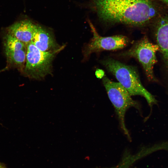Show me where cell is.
Returning a JSON list of instances; mask_svg holds the SVG:
<instances>
[{
    "label": "cell",
    "instance_id": "52a82bcc",
    "mask_svg": "<svg viewBox=\"0 0 168 168\" xmlns=\"http://www.w3.org/2000/svg\"><path fill=\"white\" fill-rule=\"evenodd\" d=\"M154 35L158 46L162 73L163 76V86L167 96L168 103V15L161 17L156 24Z\"/></svg>",
    "mask_w": 168,
    "mask_h": 168
},
{
    "label": "cell",
    "instance_id": "5b68a950",
    "mask_svg": "<svg viewBox=\"0 0 168 168\" xmlns=\"http://www.w3.org/2000/svg\"><path fill=\"white\" fill-rule=\"evenodd\" d=\"M159 49L158 45L152 43L147 37L144 36L128 50L121 53L119 55L137 59L142 65L148 81L157 82L153 69L157 62L156 54Z\"/></svg>",
    "mask_w": 168,
    "mask_h": 168
},
{
    "label": "cell",
    "instance_id": "7c38bea8",
    "mask_svg": "<svg viewBox=\"0 0 168 168\" xmlns=\"http://www.w3.org/2000/svg\"><path fill=\"white\" fill-rule=\"evenodd\" d=\"M106 168H123V167L119 164L112 167Z\"/></svg>",
    "mask_w": 168,
    "mask_h": 168
},
{
    "label": "cell",
    "instance_id": "8fae6325",
    "mask_svg": "<svg viewBox=\"0 0 168 168\" xmlns=\"http://www.w3.org/2000/svg\"><path fill=\"white\" fill-rule=\"evenodd\" d=\"M96 75L98 78H102L105 76V72L104 71L101 69H97L96 71Z\"/></svg>",
    "mask_w": 168,
    "mask_h": 168
},
{
    "label": "cell",
    "instance_id": "6da1fadb",
    "mask_svg": "<svg viewBox=\"0 0 168 168\" xmlns=\"http://www.w3.org/2000/svg\"><path fill=\"white\" fill-rule=\"evenodd\" d=\"M97 14L103 21L134 26L147 24L156 15L151 0H92Z\"/></svg>",
    "mask_w": 168,
    "mask_h": 168
},
{
    "label": "cell",
    "instance_id": "5bb4252c",
    "mask_svg": "<svg viewBox=\"0 0 168 168\" xmlns=\"http://www.w3.org/2000/svg\"><path fill=\"white\" fill-rule=\"evenodd\" d=\"M0 168H6L4 166H3L2 164L0 163Z\"/></svg>",
    "mask_w": 168,
    "mask_h": 168
},
{
    "label": "cell",
    "instance_id": "277c9868",
    "mask_svg": "<svg viewBox=\"0 0 168 168\" xmlns=\"http://www.w3.org/2000/svg\"><path fill=\"white\" fill-rule=\"evenodd\" d=\"M59 50L42 51L30 42L27 45L26 61L23 72L30 78L40 79L44 78L50 73L52 61Z\"/></svg>",
    "mask_w": 168,
    "mask_h": 168
},
{
    "label": "cell",
    "instance_id": "9a60e30c",
    "mask_svg": "<svg viewBox=\"0 0 168 168\" xmlns=\"http://www.w3.org/2000/svg\"><path fill=\"white\" fill-rule=\"evenodd\" d=\"M7 68H4L2 70L0 71V72H2V71H4L5 70H6L7 69Z\"/></svg>",
    "mask_w": 168,
    "mask_h": 168
},
{
    "label": "cell",
    "instance_id": "4fadbf2b",
    "mask_svg": "<svg viewBox=\"0 0 168 168\" xmlns=\"http://www.w3.org/2000/svg\"><path fill=\"white\" fill-rule=\"evenodd\" d=\"M164 4L168 6V0H159Z\"/></svg>",
    "mask_w": 168,
    "mask_h": 168
},
{
    "label": "cell",
    "instance_id": "9c48e42d",
    "mask_svg": "<svg viewBox=\"0 0 168 168\" xmlns=\"http://www.w3.org/2000/svg\"><path fill=\"white\" fill-rule=\"evenodd\" d=\"M37 26V25L29 20L21 21L9 27L7 33L27 45L32 41Z\"/></svg>",
    "mask_w": 168,
    "mask_h": 168
},
{
    "label": "cell",
    "instance_id": "3957f363",
    "mask_svg": "<svg viewBox=\"0 0 168 168\" xmlns=\"http://www.w3.org/2000/svg\"><path fill=\"white\" fill-rule=\"evenodd\" d=\"M102 78L108 97L114 108L121 128L127 138L131 139L125 125V113L131 107L139 110V105L132 99L128 91L119 82L111 81L105 76Z\"/></svg>",
    "mask_w": 168,
    "mask_h": 168
},
{
    "label": "cell",
    "instance_id": "ba28073f",
    "mask_svg": "<svg viewBox=\"0 0 168 168\" xmlns=\"http://www.w3.org/2000/svg\"><path fill=\"white\" fill-rule=\"evenodd\" d=\"M4 45L8 63L23 72L26 61L27 45L7 33Z\"/></svg>",
    "mask_w": 168,
    "mask_h": 168
},
{
    "label": "cell",
    "instance_id": "8992f818",
    "mask_svg": "<svg viewBox=\"0 0 168 168\" xmlns=\"http://www.w3.org/2000/svg\"><path fill=\"white\" fill-rule=\"evenodd\" d=\"M88 23L93 33V37L85 48L84 55L85 57L91 53L103 50L121 49L126 47L129 42L128 38L121 35L103 37L99 35L92 24Z\"/></svg>",
    "mask_w": 168,
    "mask_h": 168
},
{
    "label": "cell",
    "instance_id": "30bf717a",
    "mask_svg": "<svg viewBox=\"0 0 168 168\" xmlns=\"http://www.w3.org/2000/svg\"><path fill=\"white\" fill-rule=\"evenodd\" d=\"M31 42L39 50L43 51H54L58 49L55 40L51 33L42 27L37 25Z\"/></svg>",
    "mask_w": 168,
    "mask_h": 168
},
{
    "label": "cell",
    "instance_id": "7a4b0ae2",
    "mask_svg": "<svg viewBox=\"0 0 168 168\" xmlns=\"http://www.w3.org/2000/svg\"><path fill=\"white\" fill-rule=\"evenodd\" d=\"M100 62L115 77L119 82L131 96L143 97L151 108L154 105L158 104V101L155 96L142 85L136 68L111 58L102 60Z\"/></svg>",
    "mask_w": 168,
    "mask_h": 168
}]
</instances>
